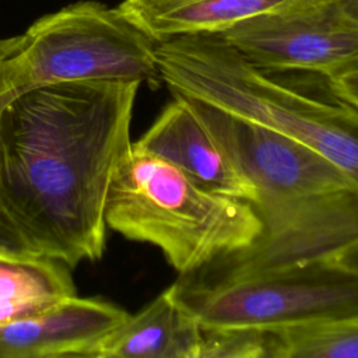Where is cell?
Returning <instances> with one entry per match:
<instances>
[{
	"mask_svg": "<svg viewBox=\"0 0 358 358\" xmlns=\"http://www.w3.org/2000/svg\"><path fill=\"white\" fill-rule=\"evenodd\" d=\"M136 81L25 91L0 108V235L74 267L102 257L105 204L131 147Z\"/></svg>",
	"mask_w": 358,
	"mask_h": 358,
	"instance_id": "6da1fadb",
	"label": "cell"
},
{
	"mask_svg": "<svg viewBox=\"0 0 358 358\" xmlns=\"http://www.w3.org/2000/svg\"><path fill=\"white\" fill-rule=\"evenodd\" d=\"M155 59L172 95L287 134L334 162L358 187V109L337 96L323 76L262 70L218 32L157 42Z\"/></svg>",
	"mask_w": 358,
	"mask_h": 358,
	"instance_id": "7a4b0ae2",
	"label": "cell"
},
{
	"mask_svg": "<svg viewBox=\"0 0 358 358\" xmlns=\"http://www.w3.org/2000/svg\"><path fill=\"white\" fill-rule=\"evenodd\" d=\"M105 221L127 239L157 246L180 275L250 246L264 229L252 203L200 187L133 143L113 172Z\"/></svg>",
	"mask_w": 358,
	"mask_h": 358,
	"instance_id": "3957f363",
	"label": "cell"
},
{
	"mask_svg": "<svg viewBox=\"0 0 358 358\" xmlns=\"http://www.w3.org/2000/svg\"><path fill=\"white\" fill-rule=\"evenodd\" d=\"M83 80L158 85L155 42L98 1L70 4L0 41V108L25 91Z\"/></svg>",
	"mask_w": 358,
	"mask_h": 358,
	"instance_id": "277c9868",
	"label": "cell"
},
{
	"mask_svg": "<svg viewBox=\"0 0 358 358\" xmlns=\"http://www.w3.org/2000/svg\"><path fill=\"white\" fill-rule=\"evenodd\" d=\"M182 96V95H179ZM239 172L252 182L263 232H280L337 214L358 187L334 162L260 123L183 96Z\"/></svg>",
	"mask_w": 358,
	"mask_h": 358,
	"instance_id": "5b68a950",
	"label": "cell"
},
{
	"mask_svg": "<svg viewBox=\"0 0 358 358\" xmlns=\"http://www.w3.org/2000/svg\"><path fill=\"white\" fill-rule=\"evenodd\" d=\"M172 287L206 327L273 330L358 315V275L333 256L214 282L180 275Z\"/></svg>",
	"mask_w": 358,
	"mask_h": 358,
	"instance_id": "8992f818",
	"label": "cell"
},
{
	"mask_svg": "<svg viewBox=\"0 0 358 358\" xmlns=\"http://www.w3.org/2000/svg\"><path fill=\"white\" fill-rule=\"evenodd\" d=\"M218 34L252 64L271 73L326 76L358 56V24L338 0H298Z\"/></svg>",
	"mask_w": 358,
	"mask_h": 358,
	"instance_id": "52a82bcc",
	"label": "cell"
},
{
	"mask_svg": "<svg viewBox=\"0 0 358 358\" xmlns=\"http://www.w3.org/2000/svg\"><path fill=\"white\" fill-rule=\"evenodd\" d=\"M133 144L172 164L208 192L252 204L259 200L252 182L221 150L183 96L173 95L172 102Z\"/></svg>",
	"mask_w": 358,
	"mask_h": 358,
	"instance_id": "ba28073f",
	"label": "cell"
},
{
	"mask_svg": "<svg viewBox=\"0 0 358 358\" xmlns=\"http://www.w3.org/2000/svg\"><path fill=\"white\" fill-rule=\"evenodd\" d=\"M129 313L98 299L71 296L38 315L0 324V358H90Z\"/></svg>",
	"mask_w": 358,
	"mask_h": 358,
	"instance_id": "9c48e42d",
	"label": "cell"
},
{
	"mask_svg": "<svg viewBox=\"0 0 358 358\" xmlns=\"http://www.w3.org/2000/svg\"><path fill=\"white\" fill-rule=\"evenodd\" d=\"M203 327L168 287L113 329L90 358H200Z\"/></svg>",
	"mask_w": 358,
	"mask_h": 358,
	"instance_id": "30bf717a",
	"label": "cell"
},
{
	"mask_svg": "<svg viewBox=\"0 0 358 358\" xmlns=\"http://www.w3.org/2000/svg\"><path fill=\"white\" fill-rule=\"evenodd\" d=\"M298 0H123L117 10L151 41L222 32L234 24Z\"/></svg>",
	"mask_w": 358,
	"mask_h": 358,
	"instance_id": "8fae6325",
	"label": "cell"
},
{
	"mask_svg": "<svg viewBox=\"0 0 358 358\" xmlns=\"http://www.w3.org/2000/svg\"><path fill=\"white\" fill-rule=\"evenodd\" d=\"M70 267L27 252H0V324L38 315L77 295Z\"/></svg>",
	"mask_w": 358,
	"mask_h": 358,
	"instance_id": "7c38bea8",
	"label": "cell"
},
{
	"mask_svg": "<svg viewBox=\"0 0 358 358\" xmlns=\"http://www.w3.org/2000/svg\"><path fill=\"white\" fill-rule=\"evenodd\" d=\"M266 358H358V315L266 330Z\"/></svg>",
	"mask_w": 358,
	"mask_h": 358,
	"instance_id": "4fadbf2b",
	"label": "cell"
},
{
	"mask_svg": "<svg viewBox=\"0 0 358 358\" xmlns=\"http://www.w3.org/2000/svg\"><path fill=\"white\" fill-rule=\"evenodd\" d=\"M203 327L200 358H266V330L248 327Z\"/></svg>",
	"mask_w": 358,
	"mask_h": 358,
	"instance_id": "5bb4252c",
	"label": "cell"
},
{
	"mask_svg": "<svg viewBox=\"0 0 358 358\" xmlns=\"http://www.w3.org/2000/svg\"><path fill=\"white\" fill-rule=\"evenodd\" d=\"M323 77L337 96L358 109V56Z\"/></svg>",
	"mask_w": 358,
	"mask_h": 358,
	"instance_id": "9a60e30c",
	"label": "cell"
},
{
	"mask_svg": "<svg viewBox=\"0 0 358 358\" xmlns=\"http://www.w3.org/2000/svg\"><path fill=\"white\" fill-rule=\"evenodd\" d=\"M333 257L338 264L358 275V238L337 250Z\"/></svg>",
	"mask_w": 358,
	"mask_h": 358,
	"instance_id": "2e32d148",
	"label": "cell"
},
{
	"mask_svg": "<svg viewBox=\"0 0 358 358\" xmlns=\"http://www.w3.org/2000/svg\"><path fill=\"white\" fill-rule=\"evenodd\" d=\"M344 13L358 24V0H338Z\"/></svg>",
	"mask_w": 358,
	"mask_h": 358,
	"instance_id": "e0dca14e",
	"label": "cell"
},
{
	"mask_svg": "<svg viewBox=\"0 0 358 358\" xmlns=\"http://www.w3.org/2000/svg\"><path fill=\"white\" fill-rule=\"evenodd\" d=\"M0 252H24L15 243L0 235Z\"/></svg>",
	"mask_w": 358,
	"mask_h": 358,
	"instance_id": "ac0fdd59",
	"label": "cell"
}]
</instances>
